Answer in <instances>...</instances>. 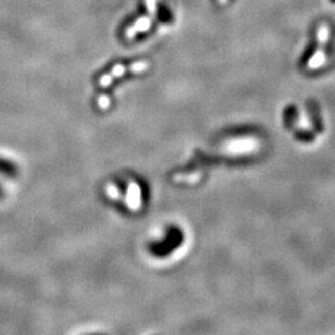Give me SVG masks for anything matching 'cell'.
<instances>
[{"label": "cell", "mask_w": 335, "mask_h": 335, "mask_svg": "<svg viewBox=\"0 0 335 335\" xmlns=\"http://www.w3.org/2000/svg\"><path fill=\"white\" fill-rule=\"evenodd\" d=\"M147 5L150 13H154V0H147Z\"/></svg>", "instance_id": "6da1fadb"}, {"label": "cell", "mask_w": 335, "mask_h": 335, "mask_svg": "<svg viewBox=\"0 0 335 335\" xmlns=\"http://www.w3.org/2000/svg\"><path fill=\"white\" fill-rule=\"evenodd\" d=\"M330 2H331V3H335V0H330Z\"/></svg>", "instance_id": "7a4b0ae2"}]
</instances>
